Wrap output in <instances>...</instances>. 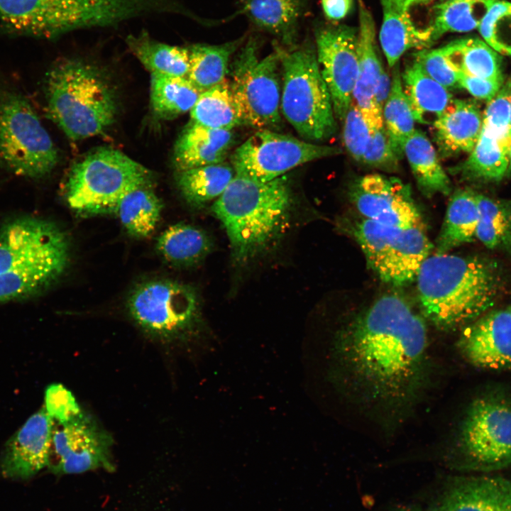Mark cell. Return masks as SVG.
Returning a JSON list of instances; mask_svg holds the SVG:
<instances>
[{"instance_id":"obj_1","label":"cell","mask_w":511,"mask_h":511,"mask_svg":"<svg viewBox=\"0 0 511 511\" xmlns=\"http://www.w3.org/2000/svg\"><path fill=\"white\" fill-rule=\"evenodd\" d=\"M333 359L339 388L389 431L413 414L431 383L424 320L395 295L380 297L338 332Z\"/></svg>"},{"instance_id":"obj_2","label":"cell","mask_w":511,"mask_h":511,"mask_svg":"<svg viewBox=\"0 0 511 511\" xmlns=\"http://www.w3.org/2000/svg\"><path fill=\"white\" fill-rule=\"evenodd\" d=\"M422 315L437 329L452 331L485 314L502 287L498 263L479 256H429L417 278Z\"/></svg>"},{"instance_id":"obj_3","label":"cell","mask_w":511,"mask_h":511,"mask_svg":"<svg viewBox=\"0 0 511 511\" xmlns=\"http://www.w3.org/2000/svg\"><path fill=\"white\" fill-rule=\"evenodd\" d=\"M293 204L285 175L260 182L235 175L211 207L225 229L233 260L243 265L273 250L289 229Z\"/></svg>"},{"instance_id":"obj_4","label":"cell","mask_w":511,"mask_h":511,"mask_svg":"<svg viewBox=\"0 0 511 511\" xmlns=\"http://www.w3.org/2000/svg\"><path fill=\"white\" fill-rule=\"evenodd\" d=\"M71 254L67 233L55 223L20 216L0 228V304L33 297L65 273Z\"/></svg>"},{"instance_id":"obj_5","label":"cell","mask_w":511,"mask_h":511,"mask_svg":"<svg viewBox=\"0 0 511 511\" xmlns=\"http://www.w3.org/2000/svg\"><path fill=\"white\" fill-rule=\"evenodd\" d=\"M45 92L51 119L72 141L102 133L115 121L117 98L101 69L79 59H65L47 73Z\"/></svg>"},{"instance_id":"obj_6","label":"cell","mask_w":511,"mask_h":511,"mask_svg":"<svg viewBox=\"0 0 511 511\" xmlns=\"http://www.w3.org/2000/svg\"><path fill=\"white\" fill-rule=\"evenodd\" d=\"M153 182V174L145 166L118 150L101 147L72 165L65 196L70 207L81 216L110 214L125 194Z\"/></svg>"},{"instance_id":"obj_7","label":"cell","mask_w":511,"mask_h":511,"mask_svg":"<svg viewBox=\"0 0 511 511\" xmlns=\"http://www.w3.org/2000/svg\"><path fill=\"white\" fill-rule=\"evenodd\" d=\"M282 70L280 109L297 133L308 141H322L337 131L331 97L321 74L317 53L309 45L280 50Z\"/></svg>"},{"instance_id":"obj_8","label":"cell","mask_w":511,"mask_h":511,"mask_svg":"<svg viewBox=\"0 0 511 511\" xmlns=\"http://www.w3.org/2000/svg\"><path fill=\"white\" fill-rule=\"evenodd\" d=\"M0 161L15 175L39 179L58 162L57 150L30 103L0 91Z\"/></svg>"},{"instance_id":"obj_9","label":"cell","mask_w":511,"mask_h":511,"mask_svg":"<svg viewBox=\"0 0 511 511\" xmlns=\"http://www.w3.org/2000/svg\"><path fill=\"white\" fill-rule=\"evenodd\" d=\"M446 458L449 464L459 468H495L511 464V405L488 397L474 400Z\"/></svg>"},{"instance_id":"obj_10","label":"cell","mask_w":511,"mask_h":511,"mask_svg":"<svg viewBox=\"0 0 511 511\" xmlns=\"http://www.w3.org/2000/svg\"><path fill=\"white\" fill-rule=\"evenodd\" d=\"M280 65L279 49L259 59L253 38L240 50L231 66L229 82L243 125L258 130L281 126Z\"/></svg>"},{"instance_id":"obj_11","label":"cell","mask_w":511,"mask_h":511,"mask_svg":"<svg viewBox=\"0 0 511 511\" xmlns=\"http://www.w3.org/2000/svg\"><path fill=\"white\" fill-rule=\"evenodd\" d=\"M132 319L146 334L172 341L190 332L199 322L200 304L190 285L154 279L136 286L127 300Z\"/></svg>"},{"instance_id":"obj_12","label":"cell","mask_w":511,"mask_h":511,"mask_svg":"<svg viewBox=\"0 0 511 511\" xmlns=\"http://www.w3.org/2000/svg\"><path fill=\"white\" fill-rule=\"evenodd\" d=\"M352 232L370 268L383 281L397 286L416 279L432 248L422 228L402 229L363 218Z\"/></svg>"},{"instance_id":"obj_13","label":"cell","mask_w":511,"mask_h":511,"mask_svg":"<svg viewBox=\"0 0 511 511\" xmlns=\"http://www.w3.org/2000/svg\"><path fill=\"white\" fill-rule=\"evenodd\" d=\"M106 0H0L5 32L53 38L80 28L96 27Z\"/></svg>"},{"instance_id":"obj_14","label":"cell","mask_w":511,"mask_h":511,"mask_svg":"<svg viewBox=\"0 0 511 511\" xmlns=\"http://www.w3.org/2000/svg\"><path fill=\"white\" fill-rule=\"evenodd\" d=\"M341 153L337 147L259 129L234 150L231 159L236 175L268 182L299 165Z\"/></svg>"},{"instance_id":"obj_15","label":"cell","mask_w":511,"mask_h":511,"mask_svg":"<svg viewBox=\"0 0 511 511\" xmlns=\"http://www.w3.org/2000/svg\"><path fill=\"white\" fill-rule=\"evenodd\" d=\"M109 434L84 412L64 424L53 422L47 467L55 474L102 468L112 471Z\"/></svg>"},{"instance_id":"obj_16","label":"cell","mask_w":511,"mask_h":511,"mask_svg":"<svg viewBox=\"0 0 511 511\" xmlns=\"http://www.w3.org/2000/svg\"><path fill=\"white\" fill-rule=\"evenodd\" d=\"M315 39L318 63L335 116L344 120L358 72V29L344 24L326 26L317 31Z\"/></svg>"},{"instance_id":"obj_17","label":"cell","mask_w":511,"mask_h":511,"mask_svg":"<svg viewBox=\"0 0 511 511\" xmlns=\"http://www.w3.org/2000/svg\"><path fill=\"white\" fill-rule=\"evenodd\" d=\"M351 199L363 219L402 229L422 228L410 188L398 178L366 175L353 186Z\"/></svg>"},{"instance_id":"obj_18","label":"cell","mask_w":511,"mask_h":511,"mask_svg":"<svg viewBox=\"0 0 511 511\" xmlns=\"http://www.w3.org/2000/svg\"><path fill=\"white\" fill-rule=\"evenodd\" d=\"M457 346L476 367L511 371V309L485 313L465 326Z\"/></svg>"},{"instance_id":"obj_19","label":"cell","mask_w":511,"mask_h":511,"mask_svg":"<svg viewBox=\"0 0 511 511\" xmlns=\"http://www.w3.org/2000/svg\"><path fill=\"white\" fill-rule=\"evenodd\" d=\"M53 420L44 408L31 415L6 442L0 458L5 478L26 479L48 466Z\"/></svg>"},{"instance_id":"obj_20","label":"cell","mask_w":511,"mask_h":511,"mask_svg":"<svg viewBox=\"0 0 511 511\" xmlns=\"http://www.w3.org/2000/svg\"><path fill=\"white\" fill-rule=\"evenodd\" d=\"M429 511H511V482L499 477L454 479L436 493Z\"/></svg>"},{"instance_id":"obj_21","label":"cell","mask_w":511,"mask_h":511,"mask_svg":"<svg viewBox=\"0 0 511 511\" xmlns=\"http://www.w3.org/2000/svg\"><path fill=\"white\" fill-rule=\"evenodd\" d=\"M358 72L352 102L374 131L384 126L383 114L374 99L383 66L377 49L375 21L363 0H358Z\"/></svg>"},{"instance_id":"obj_22","label":"cell","mask_w":511,"mask_h":511,"mask_svg":"<svg viewBox=\"0 0 511 511\" xmlns=\"http://www.w3.org/2000/svg\"><path fill=\"white\" fill-rule=\"evenodd\" d=\"M434 138L442 157L468 153L474 148L483 126V114L473 99H452L433 122Z\"/></svg>"},{"instance_id":"obj_23","label":"cell","mask_w":511,"mask_h":511,"mask_svg":"<svg viewBox=\"0 0 511 511\" xmlns=\"http://www.w3.org/2000/svg\"><path fill=\"white\" fill-rule=\"evenodd\" d=\"M233 142L231 131L208 128L191 121L174 146L177 171L224 163Z\"/></svg>"},{"instance_id":"obj_24","label":"cell","mask_w":511,"mask_h":511,"mask_svg":"<svg viewBox=\"0 0 511 511\" xmlns=\"http://www.w3.org/2000/svg\"><path fill=\"white\" fill-rule=\"evenodd\" d=\"M383 21L379 40L389 67H393L408 50L427 49L432 43L425 28H417L407 0H380Z\"/></svg>"},{"instance_id":"obj_25","label":"cell","mask_w":511,"mask_h":511,"mask_svg":"<svg viewBox=\"0 0 511 511\" xmlns=\"http://www.w3.org/2000/svg\"><path fill=\"white\" fill-rule=\"evenodd\" d=\"M439 48L448 63L458 73L504 79L502 58L483 40L476 37L463 38Z\"/></svg>"},{"instance_id":"obj_26","label":"cell","mask_w":511,"mask_h":511,"mask_svg":"<svg viewBox=\"0 0 511 511\" xmlns=\"http://www.w3.org/2000/svg\"><path fill=\"white\" fill-rule=\"evenodd\" d=\"M401 78L415 121L427 123L429 115L436 119L453 99L449 89L427 75L414 60L406 66Z\"/></svg>"},{"instance_id":"obj_27","label":"cell","mask_w":511,"mask_h":511,"mask_svg":"<svg viewBox=\"0 0 511 511\" xmlns=\"http://www.w3.org/2000/svg\"><path fill=\"white\" fill-rule=\"evenodd\" d=\"M403 153L419 189L425 196L450 193V180L441 166L434 145L424 133L415 130L405 142Z\"/></svg>"},{"instance_id":"obj_28","label":"cell","mask_w":511,"mask_h":511,"mask_svg":"<svg viewBox=\"0 0 511 511\" xmlns=\"http://www.w3.org/2000/svg\"><path fill=\"white\" fill-rule=\"evenodd\" d=\"M213 246L207 233L185 223L167 227L156 243L158 251L166 261L182 267L198 264L211 253Z\"/></svg>"},{"instance_id":"obj_29","label":"cell","mask_w":511,"mask_h":511,"mask_svg":"<svg viewBox=\"0 0 511 511\" xmlns=\"http://www.w3.org/2000/svg\"><path fill=\"white\" fill-rule=\"evenodd\" d=\"M509 148L484 127L466 160L451 171L462 179L483 182H496L506 175Z\"/></svg>"},{"instance_id":"obj_30","label":"cell","mask_w":511,"mask_h":511,"mask_svg":"<svg viewBox=\"0 0 511 511\" xmlns=\"http://www.w3.org/2000/svg\"><path fill=\"white\" fill-rule=\"evenodd\" d=\"M476 194L471 189H458L452 194L437 239L438 253H447L476 238L479 216Z\"/></svg>"},{"instance_id":"obj_31","label":"cell","mask_w":511,"mask_h":511,"mask_svg":"<svg viewBox=\"0 0 511 511\" xmlns=\"http://www.w3.org/2000/svg\"><path fill=\"white\" fill-rule=\"evenodd\" d=\"M307 0H243V11L258 28L286 44L295 39L298 21Z\"/></svg>"},{"instance_id":"obj_32","label":"cell","mask_w":511,"mask_h":511,"mask_svg":"<svg viewBox=\"0 0 511 511\" xmlns=\"http://www.w3.org/2000/svg\"><path fill=\"white\" fill-rule=\"evenodd\" d=\"M126 43L130 51L151 74L187 76L188 48L158 41L145 32L128 35Z\"/></svg>"},{"instance_id":"obj_33","label":"cell","mask_w":511,"mask_h":511,"mask_svg":"<svg viewBox=\"0 0 511 511\" xmlns=\"http://www.w3.org/2000/svg\"><path fill=\"white\" fill-rule=\"evenodd\" d=\"M498 0H452L436 4L425 28L432 44L447 33H466L478 29Z\"/></svg>"},{"instance_id":"obj_34","label":"cell","mask_w":511,"mask_h":511,"mask_svg":"<svg viewBox=\"0 0 511 511\" xmlns=\"http://www.w3.org/2000/svg\"><path fill=\"white\" fill-rule=\"evenodd\" d=\"M234 177L232 165L224 162L177 171L176 183L187 203L200 208L218 199Z\"/></svg>"},{"instance_id":"obj_35","label":"cell","mask_w":511,"mask_h":511,"mask_svg":"<svg viewBox=\"0 0 511 511\" xmlns=\"http://www.w3.org/2000/svg\"><path fill=\"white\" fill-rule=\"evenodd\" d=\"M163 203L152 185L138 187L119 201L115 213L126 233L144 238L155 231L160 219Z\"/></svg>"},{"instance_id":"obj_36","label":"cell","mask_w":511,"mask_h":511,"mask_svg":"<svg viewBox=\"0 0 511 511\" xmlns=\"http://www.w3.org/2000/svg\"><path fill=\"white\" fill-rule=\"evenodd\" d=\"M202 92L187 77L151 74L150 104L160 119L190 111Z\"/></svg>"},{"instance_id":"obj_37","label":"cell","mask_w":511,"mask_h":511,"mask_svg":"<svg viewBox=\"0 0 511 511\" xmlns=\"http://www.w3.org/2000/svg\"><path fill=\"white\" fill-rule=\"evenodd\" d=\"M243 40L221 45L197 44L189 47V69L187 77L202 92L226 79L232 54Z\"/></svg>"},{"instance_id":"obj_38","label":"cell","mask_w":511,"mask_h":511,"mask_svg":"<svg viewBox=\"0 0 511 511\" xmlns=\"http://www.w3.org/2000/svg\"><path fill=\"white\" fill-rule=\"evenodd\" d=\"M190 116L192 121L214 129L231 131L243 125L226 78L201 93Z\"/></svg>"},{"instance_id":"obj_39","label":"cell","mask_w":511,"mask_h":511,"mask_svg":"<svg viewBox=\"0 0 511 511\" xmlns=\"http://www.w3.org/2000/svg\"><path fill=\"white\" fill-rule=\"evenodd\" d=\"M476 238L486 248L511 255V200L477 194Z\"/></svg>"},{"instance_id":"obj_40","label":"cell","mask_w":511,"mask_h":511,"mask_svg":"<svg viewBox=\"0 0 511 511\" xmlns=\"http://www.w3.org/2000/svg\"><path fill=\"white\" fill-rule=\"evenodd\" d=\"M384 126L392 150L400 160L404 156V145L414 132V118L404 92L401 73L395 68L388 98L383 109Z\"/></svg>"},{"instance_id":"obj_41","label":"cell","mask_w":511,"mask_h":511,"mask_svg":"<svg viewBox=\"0 0 511 511\" xmlns=\"http://www.w3.org/2000/svg\"><path fill=\"white\" fill-rule=\"evenodd\" d=\"M478 29L483 40L497 53L511 55V2L494 3Z\"/></svg>"},{"instance_id":"obj_42","label":"cell","mask_w":511,"mask_h":511,"mask_svg":"<svg viewBox=\"0 0 511 511\" xmlns=\"http://www.w3.org/2000/svg\"><path fill=\"white\" fill-rule=\"evenodd\" d=\"M511 76L488 101L483 114V127L509 149L511 145L509 138Z\"/></svg>"},{"instance_id":"obj_43","label":"cell","mask_w":511,"mask_h":511,"mask_svg":"<svg viewBox=\"0 0 511 511\" xmlns=\"http://www.w3.org/2000/svg\"><path fill=\"white\" fill-rule=\"evenodd\" d=\"M343 121L345 148L355 160L361 163L373 131L353 102Z\"/></svg>"},{"instance_id":"obj_44","label":"cell","mask_w":511,"mask_h":511,"mask_svg":"<svg viewBox=\"0 0 511 511\" xmlns=\"http://www.w3.org/2000/svg\"><path fill=\"white\" fill-rule=\"evenodd\" d=\"M44 409L53 422L59 424L67 423L83 413L72 392L59 383L46 388Z\"/></svg>"},{"instance_id":"obj_45","label":"cell","mask_w":511,"mask_h":511,"mask_svg":"<svg viewBox=\"0 0 511 511\" xmlns=\"http://www.w3.org/2000/svg\"><path fill=\"white\" fill-rule=\"evenodd\" d=\"M414 60L431 78L446 89L459 87L458 72L448 63L440 48L420 50Z\"/></svg>"},{"instance_id":"obj_46","label":"cell","mask_w":511,"mask_h":511,"mask_svg":"<svg viewBox=\"0 0 511 511\" xmlns=\"http://www.w3.org/2000/svg\"><path fill=\"white\" fill-rule=\"evenodd\" d=\"M399 160L392 148L385 126L373 131L361 163L369 167L394 171L397 170Z\"/></svg>"},{"instance_id":"obj_47","label":"cell","mask_w":511,"mask_h":511,"mask_svg":"<svg viewBox=\"0 0 511 511\" xmlns=\"http://www.w3.org/2000/svg\"><path fill=\"white\" fill-rule=\"evenodd\" d=\"M459 87L478 99L490 100L500 90L504 79H490L458 72Z\"/></svg>"},{"instance_id":"obj_48","label":"cell","mask_w":511,"mask_h":511,"mask_svg":"<svg viewBox=\"0 0 511 511\" xmlns=\"http://www.w3.org/2000/svg\"><path fill=\"white\" fill-rule=\"evenodd\" d=\"M353 0H322L325 16L332 21L344 18L353 6Z\"/></svg>"},{"instance_id":"obj_49","label":"cell","mask_w":511,"mask_h":511,"mask_svg":"<svg viewBox=\"0 0 511 511\" xmlns=\"http://www.w3.org/2000/svg\"><path fill=\"white\" fill-rule=\"evenodd\" d=\"M391 85L392 79L390 78L388 72L383 67L380 73L374 96L375 105L382 114L383 107L390 92Z\"/></svg>"},{"instance_id":"obj_50","label":"cell","mask_w":511,"mask_h":511,"mask_svg":"<svg viewBox=\"0 0 511 511\" xmlns=\"http://www.w3.org/2000/svg\"><path fill=\"white\" fill-rule=\"evenodd\" d=\"M392 511H422V510L417 506L409 505L397 507Z\"/></svg>"},{"instance_id":"obj_51","label":"cell","mask_w":511,"mask_h":511,"mask_svg":"<svg viewBox=\"0 0 511 511\" xmlns=\"http://www.w3.org/2000/svg\"><path fill=\"white\" fill-rule=\"evenodd\" d=\"M407 4H408L409 7L410 8L411 6H412L414 5L419 4L429 3L433 0H407Z\"/></svg>"},{"instance_id":"obj_52","label":"cell","mask_w":511,"mask_h":511,"mask_svg":"<svg viewBox=\"0 0 511 511\" xmlns=\"http://www.w3.org/2000/svg\"><path fill=\"white\" fill-rule=\"evenodd\" d=\"M506 175H511V145L508 152V167Z\"/></svg>"},{"instance_id":"obj_53","label":"cell","mask_w":511,"mask_h":511,"mask_svg":"<svg viewBox=\"0 0 511 511\" xmlns=\"http://www.w3.org/2000/svg\"><path fill=\"white\" fill-rule=\"evenodd\" d=\"M509 138L511 143V107H510V128H509Z\"/></svg>"},{"instance_id":"obj_54","label":"cell","mask_w":511,"mask_h":511,"mask_svg":"<svg viewBox=\"0 0 511 511\" xmlns=\"http://www.w3.org/2000/svg\"><path fill=\"white\" fill-rule=\"evenodd\" d=\"M441 1H452V0H440Z\"/></svg>"},{"instance_id":"obj_55","label":"cell","mask_w":511,"mask_h":511,"mask_svg":"<svg viewBox=\"0 0 511 511\" xmlns=\"http://www.w3.org/2000/svg\"></svg>"}]
</instances>
